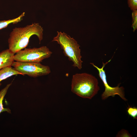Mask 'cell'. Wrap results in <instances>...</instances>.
Segmentation results:
<instances>
[{
	"label": "cell",
	"mask_w": 137,
	"mask_h": 137,
	"mask_svg": "<svg viewBox=\"0 0 137 137\" xmlns=\"http://www.w3.org/2000/svg\"><path fill=\"white\" fill-rule=\"evenodd\" d=\"M43 28L38 23H34L22 27H15L10 33L8 42L9 49L15 54L28 45L30 37L36 35L40 43L43 38Z\"/></svg>",
	"instance_id": "obj_1"
},
{
	"label": "cell",
	"mask_w": 137,
	"mask_h": 137,
	"mask_svg": "<svg viewBox=\"0 0 137 137\" xmlns=\"http://www.w3.org/2000/svg\"><path fill=\"white\" fill-rule=\"evenodd\" d=\"M71 87L73 93L82 98L90 99L97 94L100 90L97 78L85 73L73 75Z\"/></svg>",
	"instance_id": "obj_2"
},
{
	"label": "cell",
	"mask_w": 137,
	"mask_h": 137,
	"mask_svg": "<svg viewBox=\"0 0 137 137\" xmlns=\"http://www.w3.org/2000/svg\"><path fill=\"white\" fill-rule=\"evenodd\" d=\"M57 35L54 37L52 41H56L63 50L65 56L73 63V66L79 70L82 68L80 46L73 38L63 32L57 31Z\"/></svg>",
	"instance_id": "obj_3"
},
{
	"label": "cell",
	"mask_w": 137,
	"mask_h": 137,
	"mask_svg": "<svg viewBox=\"0 0 137 137\" xmlns=\"http://www.w3.org/2000/svg\"><path fill=\"white\" fill-rule=\"evenodd\" d=\"M52 53L46 46L26 48L15 53L13 59L14 61L19 62L40 63L44 59L50 57Z\"/></svg>",
	"instance_id": "obj_4"
},
{
	"label": "cell",
	"mask_w": 137,
	"mask_h": 137,
	"mask_svg": "<svg viewBox=\"0 0 137 137\" xmlns=\"http://www.w3.org/2000/svg\"><path fill=\"white\" fill-rule=\"evenodd\" d=\"M12 66L23 75H27L33 77L46 75L51 72L48 66L43 65L40 63L14 61Z\"/></svg>",
	"instance_id": "obj_5"
},
{
	"label": "cell",
	"mask_w": 137,
	"mask_h": 137,
	"mask_svg": "<svg viewBox=\"0 0 137 137\" xmlns=\"http://www.w3.org/2000/svg\"><path fill=\"white\" fill-rule=\"evenodd\" d=\"M111 60V59L105 63L103 62L102 66L101 68L98 67L93 63H90L98 71L99 77L103 82L105 87V91L101 95V99L102 100H105L109 96L114 97L115 95H117L124 100L127 101V99L125 97L124 87H119L120 83L118 84L116 87H112L108 84L107 82L105 71L104 68L105 66L110 62Z\"/></svg>",
	"instance_id": "obj_6"
},
{
	"label": "cell",
	"mask_w": 137,
	"mask_h": 137,
	"mask_svg": "<svg viewBox=\"0 0 137 137\" xmlns=\"http://www.w3.org/2000/svg\"><path fill=\"white\" fill-rule=\"evenodd\" d=\"M14 54L9 49L0 53V70L4 68L12 66L14 61L13 57Z\"/></svg>",
	"instance_id": "obj_7"
},
{
	"label": "cell",
	"mask_w": 137,
	"mask_h": 137,
	"mask_svg": "<svg viewBox=\"0 0 137 137\" xmlns=\"http://www.w3.org/2000/svg\"><path fill=\"white\" fill-rule=\"evenodd\" d=\"M23 75L15 70L11 66L4 68L0 70V86L1 82L3 80L13 75Z\"/></svg>",
	"instance_id": "obj_8"
},
{
	"label": "cell",
	"mask_w": 137,
	"mask_h": 137,
	"mask_svg": "<svg viewBox=\"0 0 137 137\" xmlns=\"http://www.w3.org/2000/svg\"><path fill=\"white\" fill-rule=\"evenodd\" d=\"M11 84V83L7 84L5 87L0 91V113L5 111L11 113V111L9 108H5L3 107V100Z\"/></svg>",
	"instance_id": "obj_9"
},
{
	"label": "cell",
	"mask_w": 137,
	"mask_h": 137,
	"mask_svg": "<svg viewBox=\"0 0 137 137\" xmlns=\"http://www.w3.org/2000/svg\"><path fill=\"white\" fill-rule=\"evenodd\" d=\"M24 15L25 12H23L16 18L7 20L0 21V30L6 28L10 24H15L20 21Z\"/></svg>",
	"instance_id": "obj_10"
},
{
	"label": "cell",
	"mask_w": 137,
	"mask_h": 137,
	"mask_svg": "<svg viewBox=\"0 0 137 137\" xmlns=\"http://www.w3.org/2000/svg\"><path fill=\"white\" fill-rule=\"evenodd\" d=\"M127 110L129 115L133 117V119L137 118V108L135 107H131L129 106Z\"/></svg>",
	"instance_id": "obj_11"
},
{
	"label": "cell",
	"mask_w": 137,
	"mask_h": 137,
	"mask_svg": "<svg viewBox=\"0 0 137 137\" xmlns=\"http://www.w3.org/2000/svg\"><path fill=\"white\" fill-rule=\"evenodd\" d=\"M132 27L134 32L137 28V10L132 11Z\"/></svg>",
	"instance_id": "obj_12"
},
{
	"label": "cell",
	"mask_w": 137,
	"mask_h": 137,
	"mask_svg": "<svg viewBox=\"0 0 137 137\" xmlns=\"http://www.w3.org/2000/svg\"><path fill=\"white\" fill-rule=\"evenodd\" d=\"M129 7L132 11L137 10V0H127Z\"/></svg>",
	"instance_id": "obj_13"
}]
</instances>
